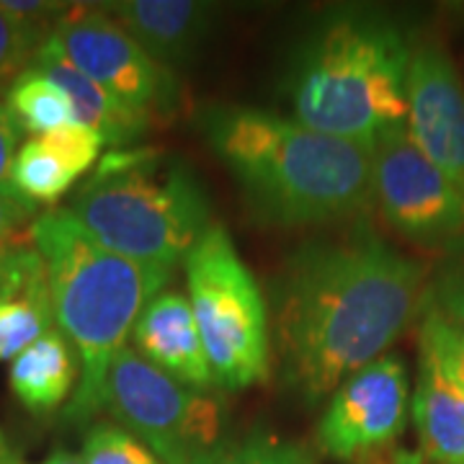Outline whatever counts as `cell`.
<instances>
[{
    "instance_id": "6da1fadb",
    "label": "cell",
    "mask_w": 464,
    "mask_h": 464,
    "mask_svg": "<svg viewBox=\"0 0 464 464\" xmlns=\"http://www.w3.org/2000/svg\"><path fill=\"white\" fill-rule=\"evenodd\" d=\"M423 295V268L374 235L299 250L276 295V348L307 400L338 390L398 341Z\"/></svg>"
},
{
    "instance_id": "7a4b0ae2",
    "label": "cell",
    "mask_w": 464,
    "mask_h": 464,
    "mask_svg": "<svg viewBox=\"0 0 464 464\" xmlns=\"http://www.w3.org/2000/svg\"><path fill=\"white\" fill-rule=\"evenodd\" d=\"M207 137L268 222L323 225L374 201V145L313 132L248 106L209 111Z\"/></svg>"
},
{
    "instance_id": "3957f363",
    "label": "cell",
    "mask_w": 464,
    "mask_h": 464,
    "mask_svg": "<svg viewBox=\"0 0 464 464\" xmlns=\"http://www.w3.org/2000/svg\"><path fill=\"white\" fill-rule=\"evenodd\" d=\"M32 243L47 268L54 323L81 362V382L65 418L83 426L103 408L111 362L127 348L137 317L163 292L173 268L137 264L101 248L67 207L36 217Z\"/></svg>"
},
{
    "instance_id": "277c9868",
    "label": "cell",
    "mask_w": 464,
    "mask_h": 464,
    "mask_svg": "<svg viewBox=\"0 0 464 464\" xmlns=\"http://www.w3.org/2000/svg\"><path fill=\"white\" fill-rule=\"evenodd\" d=\"M67 209L101 248L166 268L186 261L209 230V199L199 179L155 148L101 155Z\"/></svg>"
},
{
    "instance_id": "5b68a950",
    "label": "cell",
    "mask_w": 464,
    "mask_h": 464,
    "mask_svg": "<svg viewBox=\"0 0 464 464\" xmlns=\"http://www.w3.org/2000/svg\"><path fill=\"white\" fill-rule=\"evenodd\" d=\"M411 50L380 18L343 16L299 54L289 81L295 121L313 132L374 145L408 119Z\"/></svg>"
},
{
    "instance_id": "8992f818",
    "label": "cell",
    "mask_w": 464,
    "mask_h": 464,
    "mask_svg": "<svg viewBox=\"0 0 464 464\" xmlns=\"http://www.w3.org/2000/svg\"><path fill=\"white\" fill-rule=\"evenodd\" d=\"M188 302L215 384L246 390L268 377V315L250 268L222 225H209L186 256Z\"/></svg>"
},
{
    "instance_id": "52a82bcc",
    "label": "cell",
    "mask_w": 464,
    "mask_h": 464,
    "mask_svg": "<svg viewBox=\"0 0 464 464\" xmlns=\"http://www.w3.org/2000/svg\"><path fill=\"white\" fill-rule=\"evenodd\" d=\"M103 408L163 464H222L232 451L222 400L168 377L132 346L111 362Z\"/></svg>"
},
{
    "instance_id": "ba28073f",
    "label": "cell",
    "mask_w": 464,
    "mask_h": 464,
    "mask_svg": "<svg viewBox=\"0 0 464 464\" xmlns=\"http://www.w3.org/2000/svg\"><path fill=\"white\" fill-rule=\"evenodd\" d=\"M50 39L81 72L134 111L152 119L176 106L173 72L148 57L103 5H70L52 24Z\"/></svg>"
},
{
    "instance_id": "9c48e42d",
    "label": "cell",
    "mask_w": 464,
    "mask_h": 464,
    "mask_svg": "<svg viewBox=\"0 0 464 464\" xmlns=\"http://www.w3.org/2000/svg\"><path fill=\"white\" fill-rule=\"evenodd\" d=\"M374 201L390 227L415 243H441L464 232V188L423 155L405 124L374 142Z\"/></svg>"
},
{
    "instance_id": "30bf717a",
    "label": "cell",
    "mask_w": 464,
    "mask_h": 464,
    "mask_svg": "<svg viewBox=\"0 0 464 464\" xmlns=\"http://www.w3.org/2000/svg\"><path fill=\"white\" fill-rule=\"evenodd\" d=\"M408 408L405 362L395 353H384L338 384L317 423V444L343 462L374 457L405 431Z\"/></svg>"
},
{
    "instance_id": "8fae6325",
    "label": "cell",
    "mask_w": 464,
    "mask_h": 464,
    "mask_svg": "<svg viewBox=\"0 0 464 464\" xmlns=\"http://www.w3.org/2000/svg\"><path fill=\"white\" fill-rule=\"evenodd\" d=\"M405 127L423 155L464 188V83L436 42L411 52Z\"/></svg>"
},
{
    "instance_id": "7c38bea8",
    "label": "cell",
    "mask_w": 464,
    "mask_h": 464,
    "mask_svg": "<svg viewBox=\"0 0 464 464\" xmlns=\"http://www.w3.org/2000/svg\"><path fill=\"white\" fill-rule=\"evenodd\" d=\"M132 348L155 369L194 390H212L215 374L201 346L191 302L181 292H158L132 331Z\"/></svg>"
},
{
    "instance_id": "4fadbf2b",
    "label": "cell",
    "mask_w": 464,
    "mask_h": 464,
    "mask_svg": "<svg viewBox=\"0 0 464 464\" xmlns=\"http://www.w3.org/2000/svg\"><path fill=\"white\" fill-rule=\"evenodd\" d=\"M142 52L166 70L188 63L215 26V5L194 0H124L103 5Z\"/></svg>"
},
{
    "instance_id": "5bb4252c",
    "label": "cell",
    "mask_w": 464,
    "mask_h": 464,
    "mask_svg": "<svg viewBox=\"0 0 464 464\" xmlns=\"http://www.w3.org/2000/svg\"><path fill=\"white\" fill-rule=\"evenodd\" d=\"M32 67L44 72L50 81L65 91L75 109V121L99 134L103 145L130 148L148 132L150 116L130 109L127 103H121L106 88H101L96 81H91L85 72H81L52 42L50 34L36 52Z\"/></svg>"
},
{
    "instance_id": "9a60e30c",
    "label": "cell",
    "mask_w": 464,
    "mask_h": 464,
    "mask_svg": "<svg viewBox=\"0 0 464 464\" xmlns=\"http://www.w3.org/2000/svg\"><path fill=\"white\" fill-rule=\"evenodd\" d=\"M411 408L426 457L436 464H464V390L426 346H420Z\"/></svg>"
},
{
    "instance_id": "2e32d148",
    "label": "cell",
    "mask_w": 464,
    "mask_h": 464,
    "mask_svg": "<svg viewBox=\"0 0 464 464\" xmlns=\"http://www.w3.org/2000/svg\"><path fill=\"white\" fill-rule=\"evenodd\" d=\"M78 372L75 351L54 325L11 362L8 384L29 413L50 415L72 392Z\"/></svg>"
},
{
    "instance_id": "e0dca14e",
    "label": "cell",
    "mask_w": 464,
    "mask_h": 464,
    "mask_svg": "<svg viewBox=\"0 0 464 464\" xmlns=\"http://www.w3.org/2000/svg\"><path fill=\"white\" fill-rule=\"evenodd\" d=\"M5 106L18 130L34 137H44L60 127L75 124V109L65 91L32 65L11 83Z\"/></svg>"
},
{
    "instance_id": "ac0fdd59",
    "label": "cell",
    "mask_w": 464,
    "mask_h": 464,
    "mask_svg": "<svg viewBox=\"0 0 464 464\" xmlns=\"http://www.w3.org/2000/svg\"><path fill=\"white\" fill-rule=\"evenodd\" d=\"M78 179L81 176L54 150L47 148L42 137H32L18 150L11 166V186L36 207L63 199Z\"/></svg>"
},
{
    "instance_id": "d6986e66",
    "label": "cell",
    "mask_w": 464,
    "mask_h": 464,
    "mask_svg": "<svg viewBox=\"0 0 464 464\" xmlns=\"http://www.w3.org/2000/svg\"><path fill=\"white\" fill-rule=\"evenodd\" d=\"M50 328H54V304L44 276L24 295L0 302V362H14Z\"/></svg>"
},
{
    "instance_id": "ffe728a7",
    "label": "cell",
    "mask_w": 464,
    "mask_h": 464,
    "mask_svg": "<svg viewBox=\"0 0 464 464\" xmlns=\"http://www.w3.org/2000/svg\"><path fill=\"white\" fill-rule=\"evenodd\" d=\"M85 464H163L145 444H140L132 433L121 426L96 423L85 433Z\"/></svg>"
},
{
    "instance_id": "44dd1931",
    "label": "cell",
    "mask_w": 464,
    "mask_h": 464,
    "mask_svg": "<svg viewBox=\"0 0 464 464\" xmlns=\"http://www.w3.org/2000/svg\"><path fill=\"white\" fill-rule=\"evenodd\" d=\"M47 34L0 8V81L14 78L32 65Z\"/></svg>"
},
{
    "instance_id": "7402d4cb",
    "label": "cell",
    "mask_w": 464,
    "mask_h": 464,
    "mask_svg": "<svg viewBox=\"0 0 464 464\" xmlns=\"http://www.w3.org/2000/svg\"><path fill=\"white\" fill-rule=\"evenodd\" d=\"M420 346L429 348L449 377L464 390V333L447 323L433 307L426 310L420 323Z\"/></svg>"
},
{
    "instance_id": "603a6c76",
    "label": "cell",
    "mask_w": 464,
    "mask_h": 464,
    "mask_svg": "<svg viewBox=\"0 0 464 464\" xmlns=\"http://www.w3.org/2000/svg\"><path fill=\"white\" fill-rule=\"evenodd\" d=\"M47 276L44 261L34 243L0 248V302L14 299Z\"/></svg>"
},
{
    "instance_id": "cb8c5ba5",
    "label": "cell",
    "mask_w": 464,
    "mask_h": 464,
    "mask_svg": "<svg viewBox=\"0 0 464 464\" xmlns=\"http://www.w3.org/2000/svg\"><path fill=\"white\" fill-rule=\"evenodd\" d=\"M47 142V148H52L67 166L72 168L78 176H83L85 170L96 166L101 160V148H103V140L93 130H88L83 124H67L60 127L54 132L44 134L42 137Z\"/></svg>"
},
{
    "instance_id": "d4e9b609",
    "label": "cell",
    "mask_w": 464,
    "mask_h": 464,
    "mask_svg": "<svg viewBox=\"0 0 464 464\" xmlns=\"http://www.w3.org/2000/svg\"><path fill=\"white\" fill-rule=\"evenodd\" d=\"M222 464H315V459L297 444L274 439L268 433H256L222 459Z\"/></svg>"
},
{
    "instance_id": "484cf974",
    "label": "cell",
    "mask_w": 464,
    "mask_h": 464,
    "mask_svg": "<svg viewBox=\"0 0 464 464\" xmlns=\"http://www.w3.org/2000/svg\"><path fill=\"white\" fill-rule=\"evenodd\" d=\"M439 315L464 333V258L449 264L433 282L431 304Z\"/></svg>"
},
{
    "instance_id": "4316f807",
    "label": "cell",
    "mask_w": 464,
    "mask_h": 464,
    "mask_svg": "<svg viewBox=\"0 0 464 464\" xmlns=\"http://www.w3.org/2000/svg\"><path fill=\"white\" fill-rule=\"evenodd\" d=\"M39 217V207L21 197L16 188L0 186V248L16 246L21 232H32V225Z\"/></svg>"
},
{
    "instance_id": "83f0119b",
    "label": "cell",
    "mask_w": 464,
    "mask_h": 464,
    "mask_svg": "<svg viewBox=\"0 0 464 464\" xmlns=\"http://www.w3.org/2000/svg\"><path fill=\"white\" fill-rule=\"evenodd\" d=\"M18 124L8 111L5 101H0V186L11 183V166L16 158L18 145Z\"/></svg>"
},
{
    "instance_id": "f1b7e54d",
    "label": "cell",
    "mask_w": 464,
    "mask_h": 464,
    "mask_svg": "<svg viewBox=\"0 0 464 464\" xmlns=\"http://www.w3.org/2000/svg\"><path fill=\"white\" fill-rule=\"evenodd\" d=\"M0 464H21L16 449L8 444V439L0 431Z\"/></svg>"
},
{
    "instance_id": "f546056e",
    "label": "cell",
    "mask_w": 464,
    "mask_h": 464,
    "mask_svg": "<svg viewBox=\"0 0 464 464\" xmlns=\"http://www.w3.org/2000/svg\"><path fill=\"white\" fill-rule=\"evenodd\" d=\"M39 464H85L83 457H78V454H70V451H54L50 454L44 462Z\"/></svg>"
},
{
    "instance_id": "4dcf8cb0",
    "label": "cell",
    "mask_w": 464,
    "mask_h": 464,
    "mask_svg": "<svg viewBox=\"0 0 464 464\" xmlns=\"http://www.w3.org/2000/svg\"><path fill=\"white\" fill-rule=\"evenodd\" d=\"M390 464H418V459L415 457H400V459H392Z\"/></svg>"
}]
</instances>
